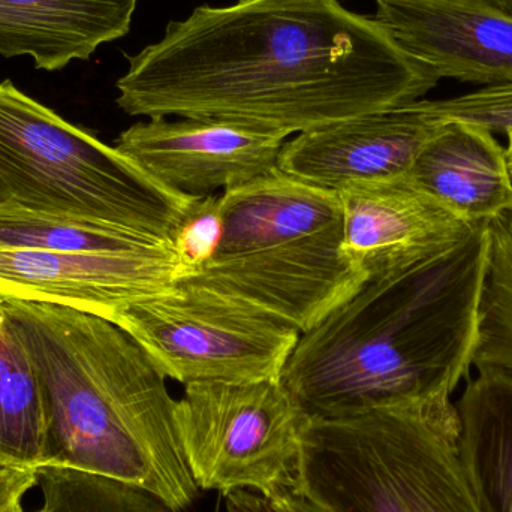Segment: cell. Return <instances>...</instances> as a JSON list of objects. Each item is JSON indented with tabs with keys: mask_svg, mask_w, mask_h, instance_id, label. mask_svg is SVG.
Instances as JSON below:
<instances>
[{
	"mask_svg": "<svg viewBox=\"0 0 512 512\" xmlns=\"http://www.w3.org/2000/svg\"><path fill=\"white\" fill-rule=\"evenodd\" d=\"M41 379L47 406L42 466L141 487L173 512L200 495L167 378L122 328L56 304L3 298Z\"/></svg>",
	"mask_w": 512,
	"mask_h": 512,
	"instance_id": "obj_3",
	"label": "cell"
},
{
	"mask_svg": "<svg viewBox=\"0 0 512 512\" xmlns=\"http://www.w3.org/2000/svg\"><path fill=\"white\" fill-rule=\"evenodd\" d=\"M111 322L180 384L279 381L300 333L230 295L177 283L120 309Z\"/></svg>",
	"mask_w": 512,
	"mask_h": 512,
	"instance_id": "obj_7",
	"label": "cell"
},
{
	"mask_svg": "<svg viewBox=\"0 0 512 512\" xmlns=\"http://www.w3.org/2000/svg\"><path fill=\"white\" fill-rule=\"evenodd\" d=\"M138 0H0V56H29L41 71L89 60L128 35Z\"/></svg>",
	"mask_w": 512,
	"mask_h": 512,
	"instance_id": "obj_15",
	"label": "cell"
},
{
	"mask_svg": "<svg viewBox=\"0 0 512 512\" xmlns=\"http://www.w3.org/2000/svg\"><path fill=\"white\" fill-rule=\"evenodd\" d=\"M224 233L221 195L198 197L171 236L176 285L198 276L212 261Z\"/></svg>",
	"mask_w": 512,
	"mask_h": 512,
	"instance_id": "obj_21",
	"label": "cell"
},
{
	"mask_svg": "<svg viewBox=\"0 0 512 512\" xmlns=\"http://www.w3.org/2000/svg\"><path fill=\"white\" fill-rule=\"evenodd\" d=\"M39 512H42V511H39Z\"/></svg>",
	"mask_w": 512,
	"mask_h": 512,
	"instance_id": "obj_27",
	"label": "cell"
},
{
	"mask_svg": "<svg viewBox=\"0 0 512 512\" xmlns=\"http://www.w3.org/2000/svg\"><path fill=\"white\" fill-rule=\"evenodd\" d=\"M487 222L417 264L369 277L301 334L280 381L310 418L439 405L469 375Z\"/></svg>",
	"mask_w": 512,
	"mask_h": 512,
	"instance_id": "obj_2",
	"label": "cell"
},
{
	"mask_svg": "<svg viewBox=\"0 0 512 512\" xmlns=\"http://www.w3.org/2000/svg\"><path fill=\"white\" fill-rule=\"evenodd\" d=\"M418 110L435 122L472 123L495 134H512V84L483 87L477 92L465 93L456 98L420 99L415 102Z\"/></svg>",
	"mask_w": 512,
	"mask_h": 512,
	"instance_id": "obj_22",
	"label": "cell"
},
{
	"mask_svg": "<svg viewBox=\"0 0 512 512\" xmlns=\"http://www.w3.org/2000/svg\"><path fill=\"white\" fill-rule=\"evenodd\" d=\"M508 165H510L511 177H512V134L508 135V147H507Z\"/></svg>",
	"mask_w": 512,
	"mask_h": 512,
	"instance_id": "obj_26",
	"label": "cell"
},
{
	"mask_svg": "<svg viewBox=\"0 0 512 512\" xmlns=\"http://www.w3.org/2000/svg\"><path fill=\"white\" fill-rule=\"evenodd\" d=\"M227 512H324L298 492L267 498L254 492H234L224 496Z\"/></svg>",
	"mask_w": 512,
	"mask_h": 512,
	"instance_id": "obj_23",
	"label": "cell"
},
{
	"mask_svg": "<svg viewBox=\"0 0 512 512\" xmlns=\"http://www.w3.org/2000/svg\"><path fill=\"white\" fill-rule=\"evenodd\" d=\"M459 451L484 512H512V375L478 372L456 403Z\"/></svg>",
	"mask_w": 512,
	"mask_h": 512,
	"instance_id": "obj_16",
	"label": "cell"
},
{
	"mask_svg": "<svg viewBox=\"0 0 512 512\" xmlns=\"http://www.w3.org/2000/svg\"><path fill=\"white\" fill-rule=\"evenodd\" d=\"M45 427L41 379L0 297V465L41 468Z\"/></svg>",
	"mask_w": 512,
	"mask_h": 512,
	"instance_id": "obj_17",
	"label": "cell"
},
{
	"mask_svg": "<svg viewBox=\"0 0 512 512\" xmlns=\"http://www.w3.org/2000/svg\"><path fill=\"white\" fill-rule=\"evenodd\" d=\"M286 140L242 123L152 117L123 131L114 147L168 188L207 197L276 170Z\"/></svg>",
	"mask_w": 512,
	"mask_h": 512,
	"instance_id": "obj_9",
	"label": "cell"
},
{
	"mask_svg": "<svg viewBox=\"0 0 512 512\" xmlns=\"http://www.w3.org/2000/svg\"><path fill=\"white\" fill-rule=\"evenodd\" d=\"M35 486L36 468L0 465V512H24V496Z\"/></svg>",
	"mask_w": 512,
	"mask_h": 512,
	"instance_id": "obj_24",
	"label": "cell"
},
{
	"mask_svg": "<svg viewBox=\"0 0 512 512\" xmlns=\"http://www.w3.org/2000/svg\"><path fill=\"white\" fill-rule=\"evenodd\" d=\"M472 366L512 375V207L487 222V262Z\"/></svg>",
	"mask_w": 512,
	"mask_h": 512,
	"instance_id": "obj_18",
	"label": "cell"
},
{
	"mask_svg": "<svg viewBox=\"0 0 512 512\" xmlns=\"http://www.w3.org/2000/svg\"><path fill=\"white\" fill-rule=\"evenodd\" d=\"M197 198L153 179L11 80L0 83V207L92 222L171 246Z\"/></svg>",
	"mask_w": 512,
	"mask_h": 512,
	"instance_id": "obj_6",
	"label": "cell"
},
{
	"mask_svg": "<svg viewBox=\"0 0 512 512\" xmlns=\"http://www.w3.org/2000/svg\"><path fill=\"white\" fill-rule=\"evenodd\" d=\"M453 402L310 418L297 492L324 512H484Z\"/></svg>",
	"mask_w": 512,
	"mask_h": 512,
	"instance_id": "obj_5",
	"label": "cell"
},
{
	"mask_svg": "<svg viewBox=\"0 0 512 512\" xmlns=\"http://www.w3.org/2000/svg\"><path fill=\"white\" fill-rule=\"evenodd\" d=\"M221 245L198 276L304 334L367 280L343 252L336 191L279 168L221 194Z\"/></svg>",
	"mask_w": 512,
	"mask_h": 512,
	"instance_id": "obj_4",
	"label": "cell"
},
{
	"mask_svg": "<svg viewBox=\"0 0 512 512\" xmlns=\"http://www.w3.org/2000/svg\"><path fill=\"white\" fill-rule=\"evenodd\" d=\"M336 192L342 204L343 252L367 279L441 254L477 225L445 209L408 176L352 183Z\"/></svg>",
	"mask_w": 512,
	"mask_h": 512,
	"instance_id": "obj_12",
	"label": "cell"
},
{
	"mask_svg": "<svg viewBox=\"0 0 512 512\" xmlns=\"http://www.w3.org/2000/svg\"><path fill=\"white\" fill-rule=\"evenodd\" d=\"M408 179L454 215L489 222L512 207L507 149L481 126L441 122L424 144Z\"/></svg>",
	"mask_w": 512,
	"mask_h": 512,
	"instance_id": "obj_14",
	"label": "cell"
},
{
	"mask_svg": "<svg viewBox=\"0 0 512 512\" xmlns=\"http://www.w3.org/2000/svg\"><path fill=\"white\" fill-rule=\"evenodd\" d=\"M42 512H173L141 487L75 469L36 468Z\"/></svg>",
	"mask_w": 512,
	"mask_h": 512,
	"instance_id": "obj_20",
	"label": "cell"
},
{
	"mask_svg": "<svg viewBox=\"0 0 512 512\" xmlns=\"http://www.w3.org/2000/svg\"><path fill=\"white\" fill-rule=\"evenodd\" d=\"M373 18L439 80L512 84V15L490 0H376Z\"/></svg>",
	"mask_w": 512,
	"mask_h": 512,
	"instance_id": "obj_11",
	"label": "cell"
},
{
	"mask_svg": "<svg viewBox=\"0 0 512 512\" xmlns=\"http://www.w3.org/2000/svg\"><path fill=\"white\" fill-rule=\"evenodd\" d=\"M116 83L135 117H189L298 135L420 101L439 78L339 0L198 6L128 56Z\"/></svg>",
	"mask_w": 512,
	"mask_h": 512,
	"instance_id": "obj_1",
	"label": "cell"
},
{
	"mask_svg": "<svg viewBox=\"0 0 512 512\" xmlns=\"http://www.w3.org/2000/svg\"><path fill=\"white\" fill-rule=\"evenodd\" d=\"M0 248L137 254L171 249V246L92 222L0 207Z\"/></svg>",
	"mask_w": 512,
	"mask_h": 512,
	"instance_id": "obj_19",
	"label": "cell"
},
{
	"mask_svg": "<svg viewBox=\"0 0 512 512\" xmlns=\"http://www.w3.org/2000/svg\"><path fill=\"white\" fill-rule=\"evenodd\" d=\"M174 285L171 249L107 254L0 248V297L56 304L108 321L128 304Z\"/></svg>",
	"mask_w": 512,
	"mask_h": 512,
	"instance_id": "obj_10",
	"label": "cell"
},
{
	"mask_svg": "<svg viewBox=\"0 0 512 512\" xmlns=\"http://www.w3.org/2000/svg\"><path fill=\"white\" fill-rule=\"evenodd\" d=\"M490 2L495 3V5L498 6V8H501L502 11L512 15V0H490Z\"/></svg>",
	"mask_w": 512,
	"mask_h": 512,
	"instance_id": "obj_25",
	"label": "cell"
},
{
	"mask_svg": "<svg viewBox=\"0 0 512 512\" xmlns=\"http://www.w3.org/2000/svg\"><path fill=\"white\" fill-rule=\"evenodd\" d=\"M415 102L295 135L283 144L277 168L328 191L408 176L441 125L424 116Z\"/></svg>",
	"mask_w": 512,
	"mask_h": 512,
	"instance_id": "obj_13",
	"label": "cell"
},
{
	"mask_svg": "<svg viewBox=\"0 0 512 512\" xmlns=\"http://www.w3.org/2000/svg\"><path fill=\"white\" fill-rule=\"evenodd\" d=\"M177 426L200 490L222 496L297 492L310 417L282 381L192 382L177 400Z\"/></svg>",
	"mask_w": 512,
	"mask_h": 512,
	"instance_id": "obj_8",
	"label": "cell"
}]
</instances>
